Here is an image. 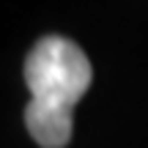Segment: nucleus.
<instances>
[{
    "label": "nucleus",
    "instance_id": "f03ea898",
    "mask_svg": "<svg viewBox=\"0 0 148 148\" xmlns=\"http://www.w3.org/2000/svg\"><path fill=\"white\" fill-rule=\"evenodd\" d=\"M25 126L41 148H66V143L71 140V112L27 101Z\"/></svg>",
    "mask_w": 148,
    "mask_h": 148
},
{
    "label": "nucleus",
    "instance_id": "f257e3e1",
    "mask_svg": "<svg viewBox=\"0 0 148 148\" xmlns=\"http://www.w3.org/2000/svg\"><path fill=\"white\" fill-rule=\"evenodd\" d=\"M25 82L30 101L71 112L93 82V66L71 38L44 36L27 52Z\"/></svg>",
    "mask_w": 148,
    "mask_h": 148
}]
</instances>
